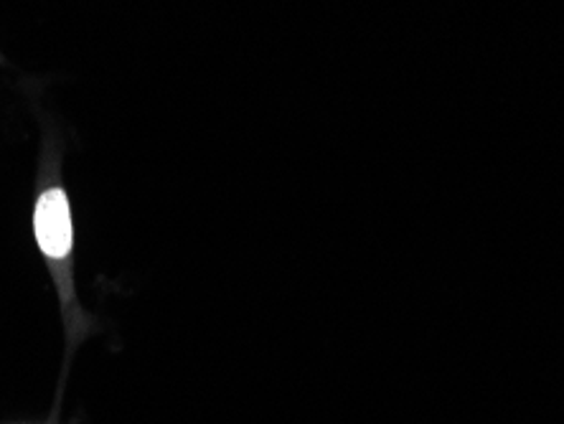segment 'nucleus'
<instances>
[{"mask_svg":"<svg viewBox=\"0 0 564 424\" xmlns=\"http://www.w3.org/2000/svg\"><path fill=\"white\" fill-rule=\"evenodd\" d=\"M33 231L41 252L52 260H64L72 252V211L62 188H48L33 211Z\"/></svg>","mask_w":564,"mask_h":424,"instance_id":"1","label":"nucleus"}]
</instances>
